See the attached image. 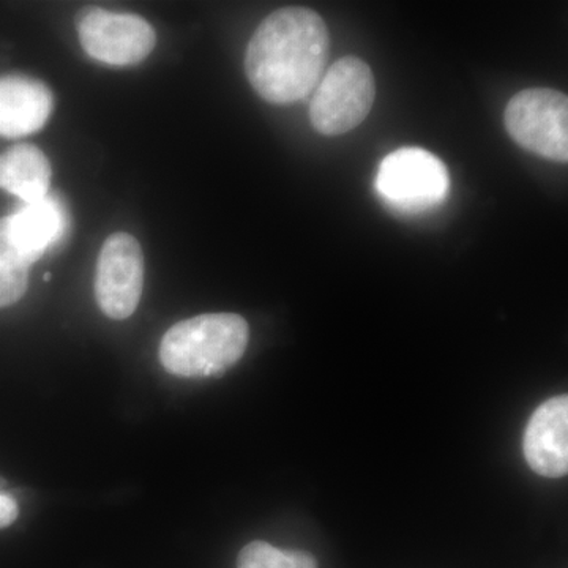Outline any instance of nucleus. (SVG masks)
Instances as JSON below:
<instances>
[{"label":"nucleus","instance_id":"obj_1","mask_svg":"<svg viewBox=\"0 0 568 568\" xmlns=\"http://www.w3.org/2000/svg\"><path fill=\"white\" fill-rule=\"evenodd\" d=\"M328 50L331 33L315 10L284 7L268 14L250 40L246 77L265 102H298L320 84Z\"/></svg>","mask_w":568,"mask_h":568},{"label":"nucleus","instance_id":"obj_2","mask_svg":"<svg viewBox=\"0 0 568 568\" xmlns=\"http://www.w3.org/2000/svg\"><path fill=\"white\" fill-rule=\"evenodd\" d=\"M250 328L234 313H209L173 325L160 345V361L181 377L223 375L248 346Z\"/></svg>","mask_w":568,"mask_h":568},{"label":"nucleus","instance_id":"obj_3","mask_svg":"<svg viewBox=\"0 0 568 568\" xmlns=\"http://www.w3.org/2000/svg\"><path fill=\"white\" fill-rule=\"evenodd\" d=\"M375 97V77L368 63L347 55L321 78L310 103V121L325 136L349 133L368 118Z\"/></svg>","mask_w":568,"mask_h":568},{"label":"nucleus","instance_id":"obj_4","mask_svg":"<svg viewBox=\"0 0 568 568\" xmlns=\"http://www.w3.org/2000/svg\"><path fill=\"white\" fill-rule=\"evenodd\" d=\"M504 122L511 140L551 162L568 160V99L552 89H528L508 102Z\"/></svg>","mask_w":568,"mask_h":568},{"label":"nucleus","instance_id":"obj_5","mask_svg":"<svg viewBox=\"0 0 568 568\" xmlns=\"http://www.w3.org/2000/svg\"><path fill=\"white\" fill-rule=\"evenodd\" d=\"M376 190L392 207L414 213L446 200L450 178L446 164L418 148L398 149L381 163Z\"/></svg>","mask_w":568,"mask_h":568},{"label":"nucleus","instance_id":"obj_6","mask_svg":"<svg viewBox=\"0 0 568 568\" xmlns=\"http://www.w3.org/2000/svg\"><path fill=\"white\" fill-rule=\"evenodd\" d=\"M78 36L84 51L108 65H136L153 51L156 33L136 14L91 7L78 14Z\"/></svg>","mask_w":568,"mask_h":568},{"label":"nucleus","instance_id":"obj_7","mask_svg":"<svg viewBox=\"0 0 568 568\" xmlns=\"http://www.w3.org/2000/svg\"><path fill=\"white\" fill-rule=\"evenodd\" d=\"M144 254L133 235L115 233L104 242L97 263L95 295L111 320H126L140 305Z\"/></svg>","mask_w":568,"mask_h":568},{"label":"nucleus","instance_id":"obj_8","mask_svg":"<svg viewBox=\"0 0 568 568\" xmlns=\"http://www.w3.org/2000/svg\"><path fill=\"white\" fill-rule=\"evenodd\" d=\"M525 458L534 473L564 477L568 470V398L555 396L537 407L523 439Z\"/></svg>","mask_w":568,"mask_h":568},{"label":"nucleus","instance_id":"obj_9","mask_svg":"<svg viewBox=\"0 0 568 568\" xmlns=\"http://www.w3.org/2000/svg\"><path fill=\"white\" fill-rule=\"evenodd\" d=\"M54 97L44 82L24 74L0 78V136L21 138L47 125Z\"/></svg>","mask_w":568,"mask_h":568},{"label":"nucleus","instance_id":"obj_10","mask_svg":"<svg viewBox=\"0 0 568 568\" xmlns=\"http://www.w3.org/2000/svg\"><path fill=\"white\" fill-rule=\"evenodd\" d=\"M7 219L14 241L32 263L61 245L70 233L69 207L59 193L50 192L39 203L24 204Z\"/></svg>","mask_w":568,"mask_h":568},{"label":"nucleus","instance_id":"obj_11","mask_svg":"<svg viewBox=\"0 0 568 568\" xmlns=\"http://www.w3.org/2000/svg\"><path fill=\"white\" fill-rule=\"evenodd\" d=\"M51 164L32 144H20L0 155V189L24 204L39 203L51 186Z\"/></svg>","mask_w":568,"mask_h":568},{"label":"nucleus","instance_id":"obj_12","mask_svg":"<svg viewBox=\"0 0 568 568\" xmlns=\"http://www.w3.org/2000/svg\"><path fill=\"white\" fill-rule=\"evenodd\" d=\"M32 260L11 234L9 219H0V308L17 304L28 291Z\"/></svg>","mask_w":568,"mask_h":568},{"label":"nucleus","instance_id":"obj_13","mask_svg":"<svg viewBox=\"0 0 568 568\" xmlns=\"http://www.w3.org/2000/svg\"><path fill=\"white\" fill-rule=\"evenodd\" d=\"M237 568H317V562L308 552L287 551L265 541H252L239 555Z\"/></svg>","mask_w":568,"mask_h":568},{"label":"nucleus","instance_id":"obj_14","mask_svg":"<svg viewBox=\"0 0 568 568\" xmlns=\"http://www.w3.org/2000/svg\"><path fill=\"white\" fill-rule=\"evenodd\" d=\"M18 514H20V510H18V504L14 503L13 497L0 493V529L13 525L17 521Z\"/></svg>","mask_w":568,"mask_h":568},{"label":"nucleus","instance_id":"obj_15","mask_svg":"<svg viewBox=\"0 0 568 568\" xmlns=\"http://www.w3.org/2000/svg\"><path fill=\"white\" fill-rule=\"evenodd\" d=\"M44 280H47V282H50L51 275L50 274L44 275Z\"/></svg>","mask_w":568,"mask_h":568}]
</instances>
